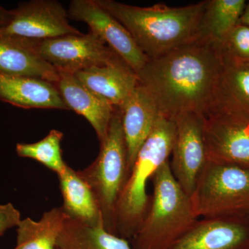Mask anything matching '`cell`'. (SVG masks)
Returning <instances> with one entry per match:
<instances>
[{"label": "cell", "mask_w": 249, "mask_h": 249, "mask_svg": "<svg viewBox=\"0 0 249 249\" xmlns=\"http://www.w3.org/2000/svg\"><path fill=\"white\" fill-rule=\"evenodd\" d=\"M222 67L220 44L196 39L149 60L137 76L161 115L175 119L195 112L205 117L213 105Z\"/></svg>", "instance_id": "cell-1"}, {"label": "cell", "mask_w": 249, "mask_h": 249, "mask_svg": "<svg viewBox=\"0 0 249 249\" xmlns=\"http://www.w3.org/2000/svg\"><path fill=\"white\" fill-rule=\"evenodd\" d=\"M96 1L127 29L149 60L196 40L207 2L182 7L160 4L139 7L113 0Z\"/></svg>", "instance_id": "cell-2"}, {"label": "cell", "mask_w": 249, "mask_h": 249, "mask_svg": "<svg viewBox=\"0 0 249 249\" xmlns=\"http://www.w3.org/2000/svg\"><path fill=\"white\" fill-rule=\"evenodd\" d=\"M175 137V120L160 115L141 147L119 198L116 211V235L131 240L138 231L151 201V196L147 193V181L169 160Z\"/></svg>", "instance_id": "cell-3"}, {"label": "cell", "mask_w": 249, "mask_h": 249, "mask_svg": "<svg viewBox=\"0 0 249 249\" xmlns=\"http://www.w3.org/2000/svg\"><path fill=\"white\" fill-rule=\"evenodd\" d=\"M153 192L143 222L131 240L133 249H166L197 220L191 196L174 177L170 160L154 174Z\"/></svg>", "instance_id": "cell-4"}, {"label": "cell", "mask_w": 249, "mask_h": 249, "mask_svg": "<svg viewBox=\"0 0 249 249\" xmlns=\"http://www.w3.org/2000/svg\"><path fill=\"white\" fill-rule=\"evenodd\" d=\"M196 217H249V167L207 160L192 193Z\"/></svg>", "instance_id": "cell-5"}, {"label": "cell", "mask_w": 249, "mask_h": 249, "mask_svg": "<svg viewBox=\"0 0 249 249\" xmlns=\"http://www.w3.org/2000/svg\"><path fill=\"white\" fill-rule=\"evenodd\" d=\"M100 145L99 153L94 161L77 172L96 196L105 229L116 235V208L129 175L120 108L116 107L107 137Z\"/></svg>", "instance_id": "cell-6"}, {"label": "cell", "mask_w": 249, "mask_h": 249, "mask_svg": "<svg viewBox=\"0 0 249 249\" xmlns=\"http://www.w3.org/2000/svg\"><path fill=\"white\" fill-rule=\"evenodd\" d=\"M34 43L41 58L50 64L59 74L75 75L91 67L124 61L102 39L91 31L87 34L34 40Z\"/></svg>", "instance_id": "cell-7"}, {"label": "cell", "mask_w": 249, "mask_h": 249, "mask_svg": "<svg viewBox=\"0 0 249 249\" xmlns=\"http://www.w3.org/2000/svg\"><path fill=\"white\" fill-rule=\"evenodd\" d=\"M207 160L249 167V118L239 113L213 110L204 119Z\"/></svg>", "instance_id": "cell-8"}, {"label": "cell", "mask_w": 249, "mask_h": 249, "mask_svg": "<svg viewBox=\"0 0 249 249\" xmlns=\"http://www.w3.org/2000/svg\"><path fill=\"white\" fill-rule=\"evenodd\" d=\"M67 11L69 18L88 24L137 74L149 61L127 29L96 0H72Z\"/></svg>", "instance_id": "cell-9"}, {"label": "cell", "mask_w": 249, "mask_h": 249, "mask_svg": "<svg viewBox=\"0 0 249 249\" xmlns=\"http://www.w3.org/2000/svg\"><path fill=\"white\" fill-rule=\"evenodd\" d=\"M2 34L33 40H47L82 33L69 22L68 11L56 0H31L18 4Z\"/></svg>", "instance_id": "cell-10"}, {"label": "cell", "mask_w": 249, "mask_h": 249, "mask_svg": "<svg viewBox=\"0 0 249 249\" xmlns=\"http://www.w3.org/2000/svg\"><path fill=\"white\" fill-rule=\"evenodd\" d=\"M204 119L202 114L187 112L174 119L176 137L170 168L178 184L189 196L194 191L198 177L207 161L204 139Z\"/></svg>", "instance_id": "cell-11"}, {"label": "cell", "mask_w": 249, "mask_h": 249, "mask_svg": "<svg viewBox=\"0 0 249 249\" xmlns=\"http://www.w3.org/2000/svg\"><path fill=\"white\" fill-rule=\"evenodd\" d=\"M166 249H249V217L197 219Z\"/></svg>", "instance_id": "cell-12"}, {"label": "cell", "mask_w": 249, "mask_h": 249, "mask_svg": "<svg viewBox=\"0 0 249 249\" xmlns=\"http://www.w3.org/2000/svg\"><path fill=\"white\" fill-rule=\"evenodd\" d=\"M55 85L69 110L83 116L102 142L107 137L115 106L86 88L74 75L60 73Z\"/></svg>", "instance_id": "cell-13"}, {"label": "cell", "mask_w": 249, "mask_h": 249, "mask_svg": "<svg viewBox=\"0 0 249 249\" xmlns=\"http://www.w3.org/2000/svg\"><path fill=\"white\" fill-rule=\"evenodd\" d=\"M119 108L122 115L130 173L141 147L161 114L152 95L139 83L122 107Z\"/></svg>", "instance_id": "cell-14"}, {"label": "cell", "mask_w": 249, "mask_h": 249, "mask_svg": "<svg viewBox=\"0 0 249 249\" xmlns=\"http://www.w3.org/2000/svg\"><path fill=\"white\" fill-rule=\"evenodd\" d=\"M0 73L55 83L58 72L37 53L34 40L0 32Z\"/></svg>", "instance_id": "cell-15"}, {"label": "cell", "mask_w": 249, "mask_h": 249, "mask_svg": "<svg viewBox=\"0 0 249 249\" xmlns=\"http://www.w3.org/2000/svg\"><path fill=\"white\" fill-rule=\"evenodd\" d=\"M0 101L22 109L69 110L53 83L0 73Z\"/></svg>", "instance_id": "cell-16"}, {"label": "cell", "mask_w": 249, "mask_h": 249, "mask_svg": "<svg viewBox=\"0 0 249 249\" xmlns=\"http://www.w3.org/2000/svg\"><path fill=\"white\" fill-rule=\"evenodd\" d=\"M86 88L106 98L116 107H122L139 85V78L123 61L93 67L74 75Z\"/></svg>", "instance_id": "cell-17"}, {"label": "cell", "mask_w": 249, "mask_h": 249, "mask_svg": "<svg viewBox=\"0 0 249 249\" xmlns=\"http://www.w3.org/2000/svg\"><path fill=\"white\" fill-rule=\"evenodd\" d=\"M222 51V70L209 112L221 109L249 118V65Z\"/></svg>", "instance_id": "cell-18"}, {"label": "cell", "mask_w": 249, "mask_h": 249, "mask_svg": "<svg viewBox=\"0 0 249 249\" xmlns=\"http://www.w3.org/2000/svg\"><path fill=\"white\" fill-rule=\"evenodd\" d=\"M58 177L63 198L62 207L69 218L91 227L103 224L96 196L77 170L67 165Z\"/></svg>", "instance_id": "cell-19"}, {"label": "cell", "mask_w": 249, "mask_h": 249, "mask_svg": "<svg viewBox=\"0 0 249 249\" xmlns=\"http://www.w3.org/2000/svg\"><path fill=\"white\" fill-rule=\"evenodd\" d=\"M69 217L62 207L44 213L39 221L22 219L17 227V242L14 249H55Z\"/></svg>", "instance_id": "cell-20"}, {"label": "cell", "mask_w": 249, "mask_h": 249, "mask_svg": "<svg viewBox=\"0 0 249 249\" xmlns=\"http://www.w3.org/2000/svg\"><path fill=\"white\" fill-rule=\"evenodd\" d=\"M55 249H133L129 241L107 231L103 224L91 227L67 219Z\"/></svg>", "instance_id": "cell-21"}, {"label": "cell", "mask_w": 249, "mask_h": 249, "mask_svg": "<svg viewBox=\"0 0 249 249\" xmlns=\"http://www.w3.org/2000/svg\"><path fill=\"white\" fill-rule=\"evenodd\" d=\"M246 6L245 0H209L201 18L196 39L220 43L237 25Z\"/></svg>", "instance_id": "cell-22"}, {"label": "cell", "mask_w": 249, "mask_h": 249, "mask_svg": "<svg viewBox=\"0 0 249 249\" xmlns=\"http://www.w3.org/2000/svg\"><path fill=\"white\" fill-rule=\"evenodd\" d=\"M63 137L61 131L52 129L45 138L39 142L17 143L16 151L19 157L35 160L59 175L68 165L62 157L61 142Z\"/></svg>", "instance_id": "cell-23"}, {"label": "cell", "mask_w": 249, "mask_h": 249, "mask_svg": "<svg viewBox=\"0 0 249 249\" xmlns=\"http://www.w3.org/2000/svg\"><path fill=\"white\" fill-rule=\"evenodd\" d=\"M224 50L234 58L249 60V27L238 24L220 42Z\"/></svg>", "instance_id": "cell-24"}, {"label": "cell", "mask_w": 249, "mask_h": 249, "mask_svg": "<svg viewBox=\"0 0 249 249\" xmlns=\"http://www.w3.org/2000/svg\"><path fill=\"white\" fill-rule=\"evenodd\" d=\"M21 220L20 213L11 203L0 204V237L9 229L17 227Z\"/></svg>", "instance_id": "cell-25"}, {"label": "cell", "mask_w": 249, "mask_h": 249, "mask_svg": "<svg viewBox=\"0 0 249 249\" xmlns=\"http://www.w3.org/2000/svg\"><path fill=\"white\" fill-rule=\"evenodd\" d=\"M12 19V11L7 10L0 5V30L7 27Z\"/></svg>", "instance_id": "cell-26"}, {"label": "cell", "mask_w": 249, "mask_h": 249, "mask_svg": "<svg viewBox=\"0 0 249 249\" xmlns=\"http://www.w3.org/2000/svg\"><path fill=\"white\" fill-rule=\"evenodd\" d=\"M240 23L249 27V3L246 6L243 14L240 18Z\"/></svg>", "instance_id": "cell-27"}, {"label": "cell", "mask_w": 249, "mask_h": 249, "mask_svg": "<svg viewBox=\"0 0 249 249\" xmlns=\"http://www.w3.org/2000/svg\"><path fill=\"white\" fill-rule=\"evenodd\" d=\"M246 62H247V64H248V65H249V60H248V61H245Z\"/></svg>", "instance_id": "cell-28"}]
</instances>
